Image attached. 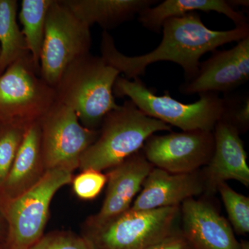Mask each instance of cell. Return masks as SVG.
Wrapping results in <instances>:
<instances>
[{
	"label": "cell",
	"mask_w": 249,
	"mask_h": 249,
	"mask_svg": "<svg viewBox=\"0 0 249 249\" xmlns=\"http://www.w3.org/2000/svg\"><path fill=\"white\" fill-rule=\"evenodd\" d=\"M42 163L40 123L26 129L16 158L6 178V186L18 192V196L29 188L37 169Z\"/></svg>",
	"instance_id": "obj_18"
},
{
	"label": "cell",
	"mask_w": 249,
	"mask_h": 249,
	"mask_svg": "<svg viewBox=\"0 0 249 249\" xmlns=\"http://www.w3.org/2000/svg\"><path fill=\"white\" fill-rule=\"evenodd\" d=\"M39 123L42 163L47 170L78 167L80 157L99 135L80 124L73 109L58 102Z\"/></svg>",
	"instance_id": "obj_9"
},
{
	"label": "cell",
	"mask_w": 249,
	"mask_h": 249,
	"mask_svg": "<svg viewBox=\"0 0 249 249\" xmlns=\"http://www.w3.org/2000/svg\"><path fill=\"white\" fill-rule=\"evenodd\" d=\"M145 249H193L182 232H174Z\"/></svg>",
	"instance_id": "obj_26"
},
{
	"label": "cell",
	"mask_w": 249,
	"mask_h": 249,
	"mask_svg": "<svg viewBox=\"0 0 249 249\" xmlns=\"http://www.w3.org/2000/svg\"><path fill=\"white\" fill-rule=\"evenodd\" d=\"M120 72L91 53L71 64L55 85L56 102L76 112L80 124L96 130L108 113L118 109L113 88Z\"/></svg>",
	"instance_id": "obj_2"
},
{
	"label": "cell",
	"mask_w": 249,
	"mask_h": 249,
	"mask_svg": "<svg viewBox=\"0 0 249 249\" xmlns=\"http://www.w3.org/2000/svg\"><path fill=\"white\" fill-rule=\"evenodd\" d=\"M0 124V183H3L9 175L27 128L16 124Z\"/></svg>",
	"instance_id": "obj_22"
},
{
	"label": "cell",
	"mask_w": 249,
	"mask_h": 249,
	"mask_svg": "<svg viewBox=\"0 0 249 249\" xmlns=\"http://www.w3.org/2000/svg\"><path fill=\"white\" fill-rule=\"evenodd\" d=\"M28 249H93L89 242L67 235L47 236Z\"/></svg>",
	"instance_id": "obj_25"
},
{
	"label": "cell",
	"mask_w": 249,
	"mask_h": 249,
	"mask_svg": "<svg viewBox=\"0 0 249 249\" xmlns=\"http://www.w3.org/2000/svg\"><path fill=\"white\" fill-rule=\"evenodd\" d=\"M91 44L90 27L61 0H53L46 18L40 60L41 78L55 88L67 67L90 53Z\"/></svg>",
	"instance_id": "obj_6"
},
{
	"label": "cell",
	"mask_w": 249,
	"mask_h": 249,
	"mask_svg": "<svg viewBox=\"0 0 249 249\" xmlns=\"http://www.w3.org/2000/svg\"><path fill=\"white\" fill-rule=\"evenodd\" d=\"M96 140L80 157V168L102 171L120 164L141 151L155 132L170 131L171 126L149 117L130 100L103 119Z\"/></svg>",
	"instance_id": "obj_3"
},
{
	"label": "cell",
	"mask_w": 249,
	"mask_h": 249,
	"mask_svg": "<svg viewBox=\"0 0 249 249\" xmlns=\"http://www.w3.org/2000/svg\"><path fill=\"white\" fill-rule=\"evenodd\" d=\"M249 80V36L229 50L214 51L200 64L196 76L180 86L183 94L219 93L229 94Z\"/></svg>",
	"instance_id": "obj_11"
},
{
	"label": "cell",
	"mask_w": 249,
	"mask_h": 249,
	"mask_svg": "<svg viewBox=\"0 0 249 249\" xmlns=\"http://www.w3.org/2000/svg\"><path fill=\"white\" fill-rule=\"evenodd\" d=\"M56 103L53 87L37 71L31 55L16 60L0 75V123L27 128Z\"/></svg>",
	"instance_id": "obj_5"
},
{
	"label": "cell",
	"mask_w": 249,
	"mask_h": 249,
	"mask_svg": "<svg viewBox=\"0 0 249 249\" xmlns=\"http://www.w3.org/2000/svg\"><path fill=\"white\" fill-rule=\"evenodd\" d=\"M53 0H22L18 14L22 25V32L34 66L40 73V60L44 37L46 18Z\"/></svg>",
	"instance_id": "obj_20"
},
{
	"label": "cell",
	"mask_w": 249,
	"mask_h": 249,
	"mask_svg": "<svg viewBox=\"0 0 249 249\" xmlns=\"http://www.w3.org/2000/svg\"><path fill=\"white\" fill-rule=\"evenodd\" d=\"M200 11L224 15L235 23V27H247L248 19L235 11L225 0H165L160 4L142 10L138 19L142 27L153 32L160 33L165 20L172 18Z\"/></svg>",
	"instance_id": "obj_17"
},
{
	"label": "cell",
	"mask_w": 249,
	"mask_h": 249,
	"mask_svg": "<svg viewBox=\"0 0 249 249\" xmlns=\"http://www.w3.org/2000/svg\"><path fill=\"white\" fill-rule=\"evenodd\" d=\"M183 235L193 249H241L229 222L206 201L182 203Z\"/></svg>",
	"instance_id": "obj_13"
},
{
	"label": "cell",
	"mask_w": 249,
	"mask_h": 249,
	"mask_svg": "<svg viewBox=\"0 0 249 249\" xmlns=\"http://www.w3.org/2000/svg\"><path fill=\"white\" fill-rule=\"evenodd\" d=\"M229 4L234 8V6H245V7H249V1L248 0H233V1H228Z\"/></svg>",
	"instance_id": "obj_27"
},
{
	"label": "cell",
	"mask_w": 249,
	"mask_h": 249,
	"mask_svg": "<svg viewBox=\"0 0 249 249\" xmlns=\"http://www.w3.org/2000/svg\"><path fill=\"white\" fill-rule=\"evenodd\" d=\"M16 0H0V75L16 60L30 55L18 24Z\"/></svg>",
	"instance_id": "obj_19"
},
{
	"label": "cell",
	"mask_w": 249,
	"mask_h": 249,
	"mask_svg": "<svg viewBox=\"0 0 249 249\" xmlns=\"http://www.w3.org/2000/svg\"><path fill=\"white\" fill-rule=\"evenodd\" d=\"M241 249H249V243L247 241H242L240 242Z\"/></svg>",
	"instance_id": "obj_28"
},
{
	"label": "cell",
	"mask_w": 249,
	"mask_h": 249,
	"mask_svg": "<svg viewBox=\"0 0 249 249\" xmlns=\"http://www.w3.org/2000/svg\"><path fill=\"white\" fill-rule=\"evenodd\" d=\"M82 22L91 27L97 24L104 31L133 19L156 0H61Z\"/></svg>",
	"instance_id": "obj_16"
},
{
	"label": "cell",
	"mask_w": 249,
	"mask_h": 249,
	"mask_svg": "<svg viewBox=\"0 0 249 249\" xmlns=\"http://www.w3.org/2000/svg\"><path fill=\"white\" fill-rule=\"evenodd\" d=\"M142 187L130 209L145 211L179 206L202 193L205 182L203 175L197 171L176 174L154 167Z\"/></svg>",
	"instance_id": "obj_14"
},
{
	"label": "cell",
	"mask_w": 249,
	"mask_h": 249,
	"mask_svg": "<svg viewBox=\"0 0 249 249\" xmlns=\"http://www.w3.org/2000/svg\"><path fill=\"white\" fill-rule=\"evenodd\" d=\"M72 170L52 168L15 198L8 210L11 237L16 249H28L40 240L54 195L71 182Z\"/></svg>",
	"instance_id": "obj_8"
},
{
	"label": "cell",
	"mask_w": 249,
	"mask_h": 249,
	"mask_svg": "<svg viewBox=\"0 0 249 249\" xmlns=\"http://www.w3.org/2000/svg\"><path fill=\"white\" fill-rule=\"evenodd\" d=\"M153 165L139 151L111 168L108 175L107 191L101 211L93 219L94 228L101 227L130 209Z\"/></svg>",
	"instance_id": "obj_15"
},
{
	"label": "cell",
	"mask_w": 249,
	"mask_h": 249,
	"mask_svg": "<svg viewBox=\"0 0 249 249\" xmlns=\"http://www.w3.org/2000/svg\"><path fill=\"white\" fill-rule=\"evenodd\" d=\"M179 206L137 211L129 209L95 228L93 249H145L175 232Z\"/></svg>",
	"instance_id": "obj_7"
},
{
	"label": "cell",
	"mask_w": 249,
	"mask_h": 249,
	"mask_svg": "<svg viewBox=\"0 0 249 249\" xmlns=\"http://www.w3.org/2000/svg\"><path fill=\"white\" fill-rule=\"evenodd\" d=\"M113 93L117 97H129L145 115L175 126L183 132L213 131L224 109L223 98L217 93H200L199 101L186 104L172 97L168 91L161 96L156 94L140 78L132 80L118 77Z\"/></svg>",
	"instance_id": "obj_4"
},
{
	"label": "cell",
	"mask_w": 249,
	"mask_h": 249,
	"mask_svg": "<svg viewBox=\"0 0 249 249\" xmlns=\"http://www.w3.org/2000/svg\"><path fill=\"white\" fill-rule=\"evenodd\" d=\"M107 181V177L101 171L84 170L73 179V191L80 199L89 200L100 194Z\"/></svg>",
	"instance_id": "obj_24"
},
{
	"label": "cell",
	"mask_w": 249,
	"mask_h": 249,
	"mask_svg": "<svg viewBox=\"0 0 249 249\" xmlns=\"http://www.w3.org/2000/svg\"><path fill=\"white\" fill-rule=\"evenodd\" d=\"M229 216V220L238 234L249 232V198L239 194L227 183H221L217 188Z\"/></svg>",
	"instance_id": "obj_21"
},
{
	"label": "cell",
	"mask_w": 249,
	"mask_h": 249,
	"mask_svg": "<svg viewBox=\"0 0 249 249\" xmlns=\"http://www.w3.org/2000/svg\"><path fill=\"white\" fill-rule=\"evenodd\" d=\"M161 30L163 37L160 45L150 53L139 56H127L121 53L112 36L107 31H103L101 57L128 80L144 76L147 67L155 62H175L182 67L186 82H189L197 74L200 58L205 53L249 36V26L228 31L210 29L196 12L169 18L163 23Z\"/></svg>",
	"instance_id": "obj_1"
},
{
	"label": "cell",
	"mask_w": 249,
	"mask_h": 249,
	"mask_svg": "<svg viewBox=\"0 0 249 249\" xmlns=\"http://www.w3.org/2000/svg\"><path fill=\"white\" fill-rule=\"evenodd\" d=\"M214 150L213 131L173 132L150 137L142 153L155 168L171 173H191L209 163Z\"/></svg>",
	"instance_id": "obj_10"
},
{
	"label": "cell",
	"mask_w": 249,
	"mask_h": 249,
	"mask_svg": "<svg viewBox=\"0 0 249 249\" xmlns=\"http://www.w3.org/2000/svg\"><path fill=\"white\" fill-rule=\"evenodd\" d=\"M222 98L224 109L221 120L231 124L240 134L246 132L249 125V96L226 94Z\"/></svg>",
	"instance_id": "obj_23"
},
{
	"label": "cell",
	"mask_w": 249,
	"mask_h": 249,
	"mask_svg": "<svg viewBox=\"0 0 249 249\" xmlns=\"http://www.w3.org/2000/svg\"><path fill=\"white\" fill-rule=\"evenodd\" d=\"M213 134V155L206 165L203 175L205 190L213 194L221 183L230 179L249 187L247 152L238 131L220 119L214 126Z\"/></svg>",
	"instance_id": "obj_12"
}]
</instances>
